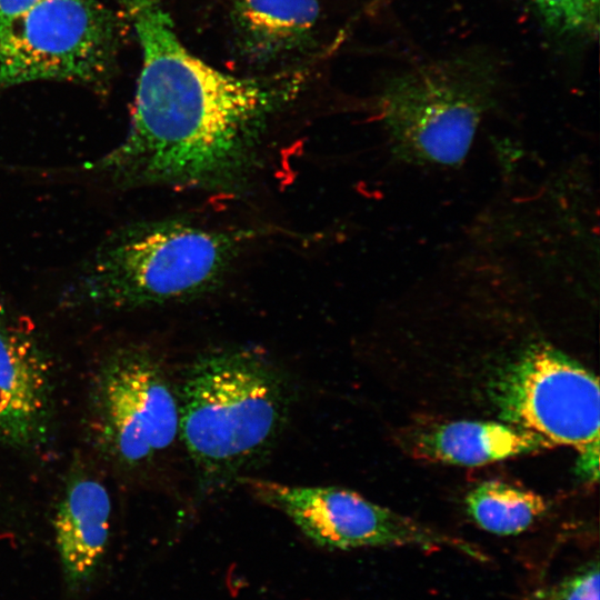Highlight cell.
<instances>
[{
  "label": "cell",
  "instance_id": "obj_13",
  "mask_svg": "<svg viewBox=\"0 0 600 600\" xmlns=\"http://www.w3.org/2000/svg\"><path fill=\"white\" fill-rule=\"evenodd\" d=\"M464 502L469 517L480 529L503 537L526 531L548 508L537 492L500 480L477 484Z\"/></svg>",
  "mask_w": 600,
  "mask_h": 600
},
{
  "label": "cell",
  "instance_id": "obj_3",
  "mask_svg": "<svg viewBox=\"0 0 600 600\" xmlns=\"http://www.w3.org/2000/svg\"><path fill=\"white\" fill-rule=\"evenodd\" d=\"M250 230L181 217L139 221L106 237L62 293L68 308L133 310L181 303L218 289Z\"/></svg>",
  "mask_w": 600,
  "mask_h": 600
},
{
  "label": "cell",
  "instance_id": "obj_7",
  "mask_svg": "<svg viewBox=\"0 0 600 600\" xmlns=\"http://www.w3.org/2000/svg\"><path fill=\"white\" fill-rule=\"evenodd\" d=\"M490 392L502 421L537 433L553 447L580 450L599 441L597 376L549 343L524 349L497 376Z\"/></svg>",
  "mask_w": 600,
  "mask_h": 600
},
{
  "label": "cell",
  "instance_id": "obj_16",
  "mask_svg": "<svg viewBox=\"0 0 600 600\" xmlns=\"http://www.w3.org/2000/svg\"><path fill=\"white\" fill-rule=\"evenodd\" d=\"M578 452L576 473L588 483L597 482L599 478V441L583 447Z\"/></svg>",
  "mask_w": 600,
  "mask_h": 600
},
{
  "label": "cell",
  "instance_id": "obj_11",
  "mask_svg": "<svg viewBox=\"0 0 600 600\" xmlns=\"http://www.w3.org/2000/svg\"><path fill=\"white\" fill-rule=\"evenodd\" d=\"M408 451L426 461L478 467L539 452L553 446L504 421L456 420L419 428L407 436Z\"/></svg>",
  "mask_w": 600,
  "mask_h": 600
},
{
  "label": "cell",
  "instance_id": "obj_6",
  "mask_svg": "<svg viewBox=\"0 0 600 600\" xmlns=\"http://www.w3.org/2000/svg\"><path fill=\"white\" fill-rule=\"evenodd\" d=\"M90 418L106 453L123 467H143L179 438L178 389L152 351L121 346L96 371Z\"/></svg>",
  "mask_w": 600,
  "mask_h": 600
},
{
  "label": "cell",
  "instance_id": "obj_1",
  "mask_svg": "<svg viewBox=\"0 0 600 600\" xmlns=\"http://www.w3.org/2000/svg\"><path fill=\"white\" fill-rule=\"evenodd\" d=\"M131 23L141 70L129 131L84 168L119 188L243 190L273 119L306 83L303 71L242 77L180 40L161 0H116Z\"/></svg>",
  "mask_w": 600,
  "mask_h": 600
},
{
  "label": "cell",
  "instance_id": "obj_10",
  "mask_svg": "<svg viewBox=\"0 0 600 600\" xmlns=\"http://www.w3.org/2000/svg\"><path fill=\"white\" fill-rule=\"evenodd\" d=\"M111 501L94 477L74 472L69 479L53 520L57 550L69 591H82L104 558Z\"/></svg>",
  "mask_w": 600,
  "mask_h": 600
},
{
  "label": "cell",
  "instance_id": "obj_9",
  "mask_svg": "<svg viewBox=\"0 0 600 600\" xmlns=\"http://www.w3.org/2000/svg\"><path fill=\"white\" fill-rule=\"evenodd\" d=\"M51 418V374L42 349L30 333L0 321V443L41 444Z\"/></svg>",
  "mask_w": 600,
  "mask_h": 600
},
{
  "label": "cell",
  "instance_id": "obj_2",
  "mask_svg": "<svg viewBox=\"0 0 600 600\" xmlns=\"http://www.w3.org/2000/svg\"><path fill=\"white\" fill-rule=\"evenodd\" d=\"M180 430L198 487L228 491L252 476L283 433L292 394L262 351L224 347L197 357L178 388Z\"/></svg>",
  "mask_w": 600,
  "mask_h": 600
},
{
  "label": "cell",
  "instance_id": "obj_12",
  "mask_svg": "<svg viewBox=\"0 0 600 600\" xmlns=\"http://www.w3.org/2000/svg\"><path fill=\"white\" fill-rule=\"evenodd\" d=\"M231 22L241 53L269 62L303 48L320 18L318 0H233Z\"/></svg>",
  "mask_w": 600,
  "mask_h": 600
},
{
  "label": "cell",
  "instance_id": "obj_17",
  "mask_svg": "<svg viewBox=\"0 0 600 600\" xmlns=\"http://www.w3.org/2000/svg\"><path fill=\"white\" fill-rule=\"evenodd\" d=\"M40 0H0V29L28 11Z\"/></svg>",
  "mask_w": 600,
  "mask_h": 600
},
{
  "label": "cell",
  "instance_id": "obj_5",
  "mask_svg": "<svg viewBox=\"0 0 600 600\" xmlns=\"http://www.w3.org/2000/svg\"><path fill=\"white\" fill-rule=\"evenodd\" d=\"M122 23L99 0H40L0 29V86L66 81L102 88Z\"/></svg>",
  "mask_w": 600,
  "mask_h": 600
},
{
  "label": "cell",
  "instance_id": "obj_15",
  "mask_svg": "<svg viewBox=\"0 0 600 600\" xmlns=\"http://www.w3.org/2000/svg\"><path fill=\"white\" fill-rule=\"evenodd\" d=\"M598 562H590L572 574L540 591L537 600H600Z\"/></svg>",
  "mask_w": 600,
  "mask_h": 600
},
{
  "label": "cell",
  "instance_id": "obj_4",
  "mask_svg": "<svg viewBox=\"0 0 600 600\" xmlns=\"http://www.w3.org/2000/svg\"><path fill=\"white\" fill-rule=\"evenodd\" d=\"M492 98L484 71L439 61L396 74L376 107L397 161L448 168L464 161Z\"/></svg>",
  "mask_w": 600,
  "mask_h": 600
},
{
  "label": "cell",
  "instance_id": "obj_8",
  "mask_svg": "<svg viewBox=\"0 0 600 600\" xmlns=\"http://www.w3.org/2000/svg\"><path fill=\"white\" fill-rule=\"evenodd\" d=\"M239 486L287 516L309 540L326 549L452 548L483 559L471 543L433 530L344 488L293 486L253 476L243 478Z\"/></svg>",
  "mask_w": 600,
  "mask_h": 600
},
{
  "label": "cell",
  "instance_id": "obj_14",
  "mask_svg": "<svg viewBox=\"0 0 600 600\" xmlns=\"http://www.w3.org/2000/svg\"><path fill=\"white\" fill-rule=\"evenodd\" d=\"M548 27L571 36L598 29L599 0H531Z\"/></svg>",
  "mask_w": 600,
  "mask_h": 600
}]
</instances>
